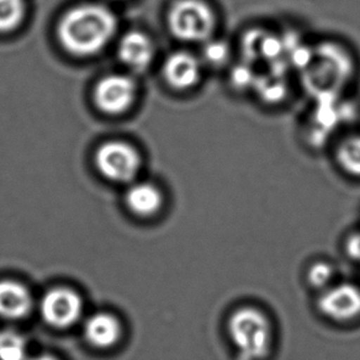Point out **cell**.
<instances>
[{"instance_id":"18","label":"cell","mask_w":360,"mask_h":360,"mask_svg":"<svg viewBox=\"0 0 360 360\" xmlns=\"http://www.w3.org/2000/svg\"><path fill=\"white\" fill-rule=\"evenodd\" d=\"M26 360H58L55 356H52V355H37V356H34V358H30V359Z\"/></svg>"},{"instance_id":"5","label":"cell","mask_w":360,"mask_h":360,"mask_svg":"<svg viewBox=\"0 0 360 360\" xmlns=\"http://www.w3.org/2000/svg\"><path fill=\"white\" fill-rule=\"evenodd\" d=\"M83 302L75 291L68 288H55L47 291L40 302L42 319L57 328H67L79 320Z\"/></svg>"},{"instance_id":"15","label":"cell","mask_w":360,"mask_h":360,"mask_svg":"<svg viewBox=\"0 0 360 360\" xmlns=\"http://www.w3.org/2000/svg\"><path fill=\"white\" fill-rule=\"evenodd\" d=\"M25 0H0V32H11L25 18Z\"/></svg>"},{"instance_id":"1","label":"cell","mask_w":360,"mask_h":360,"mask_svg":"<svg viewBox=\"0 0 360 360\" xmlns=\"http://www.w3.org/2000/svg\"><path fill=\"white\" fill-rule=\"evenodd\" d=\"M116 18L99 4H84L70 9L60 21L58 40L65 51L78 57L96 55L112 39Z\"/></svg>"},{"instance_id":"7","label":"cell","mask_w":360,"mask_h":360,"mask_svg":"<svg viewBox=\"0 0 360 360\" xmlns=\"http://www.w3.org/2000/svg\"><path fill=\"white\" fill-rule=\"evenodd\" d=\"M135 98V82L127 75H108L98 83L94 91L96 106L110 115H119L129 110Z\"/></svg>"},{"instance_id":"12","label":"cell","mask_w":360,"mask_h":360,"mask_svg":"<svg viewBox=\"0 0 360 360\" xmlns=\"http://www.w3.org/2000/svg\"><path fill=\"white\" fill-rule=\"evenodd\" d=\"M126 205L137 216H152L163 205V196L157 186L137 183L130 186L125 196Z\"/></svg>"},{"instance_id":"11","label":"cell","mask_w":360,"mask_h":360,"mask_svg":"<svg viewBox=\"0 0 360 360\" xmlns=\"http://www.w3.org/2000/svg\"><path fill=\"white\" fill-rule=\"evenodd\" d=\"M84 337L96 348H109L120 340L121 325L115 316L99 312L90 316L84 325Z\"/></svg>"},{"instance_id":"3","label":"cell","mask_w":360,"mask_h":360,"mask_svg":"<svg viewBox=\"0 0 360 360\" xmlns=\"http://www.w3.org/2000/svg\"><path fill=\"white\" fill-rule=\"evenodd\" d=\"M217 14L206 0H176L168 11V26L174 37L189 44H206L217 30Z\"/></svg>"},{"instance_id":"13","label":"cell","mask_w":360,"mask_h":360,"mask_svg":"<svg viewBox=\"0 0 360 360\" xmlns=\"http://www.w3.org/2000/svg\"><path fill=\"white\" fill-rule=\"evenodd\" d=\"M335 160L347 174L360 178V135L348 136L340 141Z\"/></svg>"},{"instance_id":"10","label":"cell","mask_w":360,"mask_h":360,"mask_svg":"<svg viewBox=\"0 0 360 360\" xmlns=\"http://www.w3.org/2000/svg\"><path fill=\"white\" fill-rule=\"evenodd\" d=\"M32 296L27 288L14 281H0V316L19 320L29 315Z\"/></svg>"},{"instance_id":"16","label":"cell","mask_w":360,"mask_h":360,"mask_svg":"<svg viewBox=\"0 0 360 360\" xmlns=\"http://www.w3.org/2000/svg\"><path fill=\"white\" fill-rule=\"evenodd\" d=\"M333 278H335V270L325 262H317L315 264L311 265L307 273V279L311 285L322 290H326L327 288L332 285Z\"/></svg>"},{"instance_id":"6","label":"cell","mask_w":360,"mask_h":360,"mask_svg":"<svg viewBox=\"0 0 360 360\" xmlns=\"http://www.w3.org/2000/svg\"><path fill=\"white\" fill-rule=\"evenodd\" d=\"M317 305L332 321H354L360 316V288L350 283L332 284L321 294Z\"/></svg>"},{"instance_id":"4","label":"cell","mask_w":360,"mask_h":360,"mask_svg":"<svg viewBox=\"0 0 360 360\" xmlns=\"http://www.w3.org/2000/svg\"><path fill=\"white\" fill-rule=\"evenodd\" d=\"M96 168L106 179L127 183L135 178L141 167L140 155L125 142H108L96 150Z\"/></svg>"},{"instance_id":"2","label":"cell","mask_w":360,"mask_h":360,"mask_svg":"<svg viewBox=\"0 0 360 360\" xmlns=\"http://www.w3.org/2000/svg\"><path fill=\"white\" fill-rule=\"evenodd\" d=\"M227 330L243 360H263L273 343V327L263 311L252 306L236 310L229 319Z\"/></svg>"},{"instance_id":"8","label":"cell","mask_w":360,"mask_h":360,"mask_svg":"<svg viewBox=\"0 0 360 360\" xmlns=\"http://www.w3.org/2000/svg\"><path fill=\"white\" fill-rule=\"evenodd\" d=\"M163 75L173 89H193L200 83L202 62L191 52H174L165 62Z\"/></svg>"},{"instance_id":"9","label":"cell","mask_w":360,"mask_h":360,"mask_svg":"<svg viewBox=\"0 0 360 360\" xmlns=\"http://www.w3.org/2000/svg\"><path fill=\"white\" fill-rule=\"evenodd\" d=\"M155 47L148 36L132 31L126 34L119 44V57L132 70H143L150 65Z\"/></svg>"},{"instance_id":"14","label":"cell","mask_w":360,"mask_h":360,"mask_svg":"<svg viewBox=\"0 0 360 360\" xmlns=\"http://www.w3.org/2000/svg\"><path fill=\"white\" fill-rule=\"evenodd\" d=\"M26 353L27 345L19 332L0 330V360H26Z\"/></svg>"},{"instance_id":"17","label":"cell","mask_w":360,"mask_h":360,"mask_svg":"<svg viewBox=\"0 0 360 360\" xmlns=\"http://www.w3.org/2000/svg\"><path fill=\"white\" fill-rule=\"evenodd\" d=\"M347 250L352 258L360 260V233H355L350 237L347 243Z\"/></svg>"}]
</instances>
